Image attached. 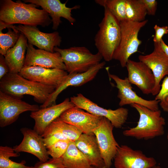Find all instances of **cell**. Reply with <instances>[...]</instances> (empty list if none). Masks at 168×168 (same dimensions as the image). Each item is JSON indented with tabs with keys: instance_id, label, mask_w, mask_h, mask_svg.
<instances>
[{
	"instance_id": "17",
	"label": "cell",
	"mask_w": 168,
	"mask_h": 168,
	"mask_svg": "<svg viewBox=\"0 0 168 168\" xmlns=\"http://www.w3.org/2000/svg\"><path fill=\"white\" fill-rule=\"evenodd\" d=\"M23 66H39L66 71V66L59 52L51 53L43 49H36L28 43Z\"/></svg>"
},
{
	"instance_id": "39",
	"label": "cell",
	"mask_w": 168,
	"mask_h": 168,
	"mask_svg": "<svg viewBox=\"0 0 168 168\" xmlns=\"http://www.w3.org/2000/svg\"><path fill=\"white\" fill-rule=\"evenodd\" d=\"M167 138L168 141V133H167Z\"/></svg>"
},
{
	"instance_id": "37",
	"label": "cell",
	"mask_w": 168,
	"mask_h": 168,
	"mask_svg": "<svg viewBox=\"0 0 168 168\" xmlns=\"http://www.w3.org/2000/svg\"><path fill=\"white\" fill-rule=\"evenodd\" d=\"M161 46L164 53L168 56V45H167L162 39L160 42Z\"/></svg>"
},
{
	"instance_id": "35",
	"label": "cell",
	"mask_w": 168,
	"mask_h": 168,
	"mask_svg": "<svg viewBox=\"0 0 168 168\" xmlns=\"http://www.w3.org/2000/svg\"><path fill=\"white\" fill-rule=\"evenodd\" d=\"M144 4L147 12V14L155 15L157 10V2L155 0H141Z\"/></svg>"
},
{
	"instance_id": "11",
	"label": "cell",
	"mask_w": 168,
	"mask_h": 168,
	"mask_svg": "<svg viewBox=\"0 0 168 168\" xmlns=\"http://www.w3.org/2000/svg\"><path fill=\"white\" fill-rule=\"evenodd\" d=\"M154 48L150 54L139 55V61L146 64L152 71L155 79V84L152 94L156 96L161 87V80L168 76V56L163 50L160 43H154Z\"/></svg>"
},
{
	"instance_id": "33",
	"label": "cell",
	"mask_w": 168,
	"mask_h": 168,
	"mask_svg": "<svg viewBox=\"0 0 168 168\" xmlns=\"http://www.w3.org/2000/svg\"><path fill=\"white\" fill-rule=\"evenodd\" d=\"M43 138L47 149L60 140H68L63 134L58 133H52Z\"/></svg>"
},
{
	"instance_id": "28",
	"label": "cell",
	"mask_w": 168,
	"mask_h": 168,
	"mask_svg": "<svg viewBox=\"0 0 168 168\" xmlns=\"http://www.w3.org/2000/svg\"><path fill=\"white\" fill-rule=\"evenodd\" d=\"M97 4L107 8L120 22L126 20V0H95Z\"/></svg>"
},
{
	"instance_id": "26",
	"label": "cell",
	"mask_w": 168,
	"mask_h": 168,
	"mask_svg": "<svg viewBox=\"0 0 168 168\" xmlns=\"http://www.w3.org/2000/svg\"><path fill=\"white\" fill-rule=\"evenodd\" d=\"M147 12L141 0H126V20L137 22L145 20Z\"/></svg>"
},
{
	"instance_id": "31",
	"label": "cell",
	"mask_w": 168,
	"mask_h": 168,
	"mask_svg": "<svg viewBox=\"0 0 168 168\" xmlns=\"http://www.w3.org/2000/svg\"><path fill=\"white\" fill-rule=\"evenodd\" d=\"M155 99L159 101V104L163 110L168 112V76L164 78L160 90L156 96Z\"/></svg>"
},
{
	"instance_id": "18",
	"label": "cell",
	"mask_w": 168,
	"mask_h": 168,
	"mask_svg": "<svg viewBox=\"0 0 168 168\" xmlns=\"http://www.w3.org/2000/svg\"><path fill=\"white\" fill-rule=\"evenodd\" d=\"M105 64V62L103 61L85 72L68 74L59 86L50 95L46 101L40 106V108H45L56 104V101L58 95L68 87L80 86L92 80Z\"/></svg>"
},
{
	"instance_id": "12",
	"label": "cell",
	"mask_w": 168,
	"mask_h": 168,
	"mask_svg": "<svg viewBox=\"0 0 168 168\" xmlns=\"http://www.w3.org/2000/svg\"><path fill=\"white\" fill-rule=\"evenodd\" d=\"M13 27L23 34L28 43L37 47L39 49L54 53V48L59 46L62 38L57 31L45 33L41 31L36 26L19 24Z\"/></svg>"
},
{
	"instance_id": "27",
	"label": "cell",
	"mask_w": 168,
	"mask_h": 168,
	"mask_svg": "<svg viewBox=\"0 0 168 168\" xmlns=\"http://www.w3.org/2000/svg\"><path fill=\"white\" fill-rule=\"evenodd\" d=\"M19 156L13 148L7 146L0 147V168H33V166H26V162L18 163L12 161L10 158Z\"/></svg>"
},
{
	"instance_id": "22",
	"label": "cell",
	"mask_w": 168,
	"mask_h": 168,
	"mask_svg": "<svg viewBox=\"0 0 168 168\" xmlns=\"http://www.w3.org/2000/svg\"><path fill=\"white\" fill-rule=\"evenodd\" d=\"M74 142L91 166L96 168H106L94 134L82 133Z\"/></svg>"
},
{
	"instance_id": "38",
	"label": "cell",
	"mask_w": 168,
	"mask_h": 168,
	"mask_svg": "<svg viewBox=\"0 0 168 168\" xmlns=\"http://www.w3.org/2000/svg\"><path fill=\"white\" fill-rule=\"evenodd\" d=\"M151 168H162L159 166L156 165Z\"/></svg>"
},
{
	"instance_id": "23",
	"label": "cell",
	"mask_w": 168,
	"mask_h": 168,
	"mask_svg": "<svg viewBox=\"0 0 168 168\" xmlns=\"http://www.w3.org/2000/svg\"><path fill=\"white\" fill-rule=\"evenodd\" d=\"M28 40L21 33L19 40L12 48L7 51L4 56L9 68V72L20 73L24 66Z\"/></svg>"
},
{
	"instance_id": "14",
	"label": "cell",
	"mask_w": 168,
	"mask_h": 168,
	"mask_svg": "<svg viewBox=\"0 0 168 168\" xmlns=\"http://www.w3.org/2000/svg\"><path fill=\"white\" fill-rule=\"evenodd\" d=\"M20 73L26 79L55 89L68 74V72L64 70L39 66H23Z\"/></svg>"
},
{
	"instance_id": "32",
	"label": "cell",
	"mask_w": 168,
	"mask_h": 168,
	"mask_svg": "<svg viewBox=\"0 0 168 168\" xmlns=\"http://www.w3.org/2000/svg\"><path fill=\"white\" fill-rule=\"evenodd\" d=\"M33 167V168H65L61 158H50L44 162L39 161Z\"/></svg>"
},
{
	"instance_id": "16",
	"label": "cell",
	"mask_w": 168,
	"mask_h": 168,
	"mask_svg": "<svg viewBox=\"0 0 168 168\" xmlns=\"http://www.w3.org/2000/svg\"><path fill=\"white\" fill-rule=\"evenodd\" d=\"M108 75L110 78L115 82L118 89L117 97L120 99L119 105L121 107L126 105L137 104L144 106L152 110H159V101L154 99L145 100L138 95L133 90L131 84L127 77L122 79L118 76L111 74L109 72V68H106Z\"/></svg>"
},
{
	"instance_id": "40",
	"label": "cell",
	"mask_w": 168,
	"mask_h": 168,
	"mask_svg": "<svg viewBox=\"0 0 168 168\" xmlns=\"http://www.w3.org/2000/svg\"><path fill=\"white\" fill-rule=\"evenodd\" d=\"M91 168H95L93 167H92V166Z\"/></svg>"
},
{
	"instance_id": "6",
	"label": "cell",
	"mask_w": 168,
	"mask_h": 168,
	"mask_svg": "<svg viewBox=\"0 0 168 168\" xmlns=\"http://www.w3.org/2000/svg\"><path fill=\"white\" fill-rule=\"evenodd\" d=\"M54 50L60 54L66 71L69 73L86 72L100 63L103 58L99 53L93 54L84 46H74L64 49L55 47Z\"/></svg>"
},
{
	"instance_id": "8",
	"label": "cell",
	"mask_w": 168,
	"mask_h": 168,
	"mask_svg": "<svg viewBox=\"0 0 168 168\" xmlns=\"http://www.w3.org/2000/svg\"><path fill=\"white\" fill-rule=\"evenodd\" d=\"M37 105H31L16 97L0 91V126L9 125L15 122L21 113L27 111H38Z\"/></svg>"
},
{
	"instance_id": "10",
	"label": "cell",
	"mask_w": 168,
	"mask_h": 168,
	"mask_svg": "<svg viewBox=\"0 0 168 168\" xmlns=\"http://www.w3.org/2000/svg\"><path fill=\"white\" fill-rule=\"evenodd\" d=\"M156 163L154 158L125 145L119 146L114 158L115 168H151Z\"/></svg>"
},
{
	"instance_id": "4",
	"label": "cell",
	"mask_w": 168,
	"mask_h": 168,
	"mask_svg": "<svg viewBox=\"0 0 168 168\" xmlns=\"http://www.w3.org/2000/svg\"><path fill=\"white\" fill-rule=\"evenodd\" d=\"M99 29L94 38L98 52L106 61L113 59L114 52L120 40V22L106 8L104 16L99 24Z\"/></svg>"
},
{
	"instance_id": "34",
	"label": "cell",
	"mask_w": 168,
	"mask_h": 168,
	"mask_svg": "<svg viewBox=\"0 0 168 168\" xmlns=\"http://www.w3.org/2000/svg\"><path fill=\"white\" fill-rule=\"evenodd\" d=\"M155 34L153 38L154 43H160L162 39L163 36L168 34V26H160L156 24L154 26Z\"/></svg>"
},
{
	"instance_id": "15",
	"label": "cell",
	"mask_w": 168,
	"mask_h": 168,
	"mask_svg": "<svg viewBox=\"0 0 168 168\" xmlns=\"http://www.w3.org/2000/svg\"><path fill=\"white\" fill-rule=\"evenodd\" d=\"M126 67L129 82L136 86L143 94H152L155 86V79L149 68L142 62L129 59Z\"/></svg>"
},
{
	"instance_id": "24",
	"label": "cell",
	"mask_w": 168,
	"mask_h": 168,
	"mask_svg": "<svg viewBox=\"0 0 168 168\" xmlns=\"http://www.w3.org/2000/svg\"><path fill=\"white\" fill-rule=\"evenodd\" d=\"M61 158L65 168H91L92 166L74 142L70 141L66 151Z\"/></svg>"
},
{
	"instance_id": "25",
	"label": "cell",
	"mask_w": 168,
	"mask_h": 168,
	"mask_svg": "<svg viewBox=\"0 0 168 168\" xmlns=\"http://www.w3.org/2000/svg\"><path fill=\"white\" fill-rule=\"evenodd\" d=\"M56 133L62 134L70 141L74 142L82 133L77 128L62 121L59 117L48 126L41 136L44 138Z\"/></svg>"
},
{
	"instance_id": "5",
	"label": "cell",
	"mask_w": 168,
	"mask_h": 168,
	"mask_svg": "<svg viewBox=\"0 0 168 168\" xmlns=\"http://www.w3.org/2000/svg\"><path fill=\"white\" fill-rule=\"evenodd\" d=\"M148 21L145 20L137 22L125 20L120 22V40L114 52L113 59L119 61L122 67H126L130 57L138 51L142 43L138 38L139 32Z\"/></svg>"
},
{
	"instance_id": "29",
	"label": "cell",
	"mask_w": 168,
	"mask_h": 168,
	"mask_svg": "<svg viewBox=\"0 0 168 168\" xmlns=\"http://www.w3.org/2000/svg\"><path fill=\"white\" fill-rule=\"evenodd\" d=\"M11 25L7 28L8 31L6 33L2 32L0 29V54L4 56L9 49L13 47L18 41L21 33Z\"/></svg>"
},
{
	"instance_id": "41",
	"label": "cell",
	"mask_w": 168,
	"mask_h": 168,
	"mask_svg": "<svg viewBox=\"0 0 168 168\" xmlns=\"http://www.w3.org/2000/svg\"></svg>"
},
{
	"instance_id": "13",
	"label": "cell",
	"mask_w": 168,
	"mask_h": 168,
	"mask_svg": "<svg viewBox=\"0 0 168 168\" xmlns=\"http://www.w3.org/2000/svg\"><path fill=\"white\" fill-rule=\"evenodd\" d=\"M103 117L85 112L75 106L64 111L59 118L77 128L82 133L94 134L93 131L100 124Z\"/></svg>"
},
{
	"instance_id": "20",
	"label": "cell",
	"mask_w": 168,
	"mask_h": 168,
	"mask_svg": "<svg viewBox=\"0 0 168 168\" xmlns=\"http://www.w3.org/2000/svg\"><path fill=\"white\" fill-rule=\"evenodd\" d=\"M20 131L23 137L21 143L13 147L16 152L30 153L42 162L45 161L50 158L41 136L33 129L27 128H22Z\"/></svg>"
},
{
	"instance_id": "19",
	"label": "cell",
	"mask_w": 168,
	"mask_h": 168,
	"mask_svg": "<svg viewBox=\"0 0 168 168\" xmlns=\"http://www.w3.org/2000/svg\"><path fill=\"white\" fill-rule=\"evenodd\" d=\"M75 106L70 99L67 98L59 104L40 108L38 111L31 112L30 116L35 121L33 130L42 136L53 122L59 117L66 110Z\"/></svg>"
},
{
	"instance_id": "30",
	"label": "cell",
	"mask_w": 168,
	"mask_h": 168,
	"mask_svg": "<svg viewBox=\"0 0 168 168\" xmlns=\"http://www.w3.org/2000/svg\"><path fill=\"white\" fill-rule=\"evenodd\" d=\"M70 142L68 140H61L56 142L47 148L49 155L53 158H61L66 151Z\"/></svg>"
},
{
	"instance_id": "9",
	"label": "cell",
	"mask_w": 168,
	"mask_h": 168,
	"mask_svg": "<svg viewBox=\"0 0 168 168\" xmlns=\"http://www.w3.org/2000/svg\"><path fill=\"white\" fill-rule=\"evenodd\" d=\"M114 128L110 121L103 117L100 124L93 131L106 168L111 167L120 146L114 138Z\"/></svg>"
},
{
	"instance_id": "3",
	"label": "cell",
	"mask_w": 168,
	"mask_h": 168,
	"mask_svg": "<svg viewBox=\"0 0 168 168\" xmlns=\"http://www.w3.org/2000/svg\"><path fill=\"white\" fill-rule=\"evenodd\" d=\"M130 105L138 111L139 118L136 126L123 131L124 136L148 140L164 134L166 121L160 110H152L137 104Z\"/></svg>"
},
{
	"instance_id": "36",
	"label": "cell",
	"mask_w": 168,
	"mask_h": 168,
	"mask_svg": "<svg viewBox=\"0 0 168 168\" xmlns=\"http://www.w3.org/2000/svg\"><path fill=\"white\" fill-rule=\"evenodd\" d=\"M9 72V68L6 62L4 56L0 54V79Z\"/></svg>"
},
{
	"instance_id": "7",
	"label": "cell",
	"mask_w": 168,
	"mask_h": 168,
	"mask_svg": "<svg viewBox=\"0 0 168 168\" xmlns=\"http://www.w3.org/2000/svg\"><path fill=\"white\" fill-rule=\"evenodd\" d=\"M70 100L76 106L93 115L107 119L114 127L116 128H121L126 122L128 118V110L127 109L123 107L115 110L105 109L98 105L81 93L71 97Z\"/></svg>"
},
{
	"instance_id": "1",
	"label": "cell",
	"mask_w": 168,
	"mask_h": 168,
	"mask_svg": "<svg viewBox=\"0 0 168 168\" xmlns=\"http://www.w3.org/2000/svg\"><path fill=\"white\" fill-rule=\"evenodd\" d=\"M38 6L26 4L18 0L0 1V22L9 26L15 24L43 27L52 23L49 14L43 9L37 8Z\"/></svg>"
},
{
	"instance_id": "21",
	"label": "cell",
	"mask_w": 168,
	"mask_h": 168,
	"mask_svg": "<svg viewBox=\"0 0 168 168\" xmlns=\"http://www.w3.org/2000/svg\"><path fill=\"white\" fill-rule=\"evenodd\" d=\"M25 2H29L40 6L47 12L52 18V29L56 30L62 23L61 17L67 19L71 25L76 21L72 17V11L80 8V6L77 5L72 7L66 6L67 1L62 3L59 0H24Z\"/></svg>"
},
{
	"instance_id": "2",
	"label": "cell",
	"mask_w": 168,
	"mask_h": 168,
	"mask_svg": "<svg viewBox=\"0 0 168 168\" xmlns=\"http://www.w3.org/2000/svg\"><path fill=\"white\" fill-rule=\"evenodd\" d=\"M55 89L28 80L20 73L8 72L1 80L0 91L21 99L25 95L31 96L37 103H44Z\"/></svg>"
}]
</instances>
